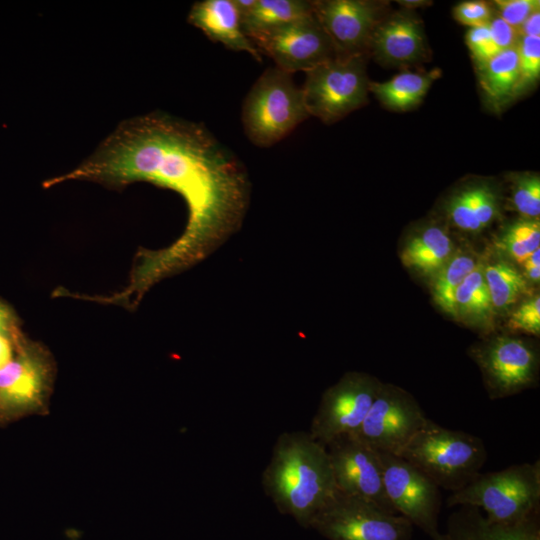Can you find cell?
Here are the masks:
<instances>
[{
    "label": "cell",
    "instance_id": "1",
    "mask_svg": "<svg viewBox=\"0 0 540 540\" xmlns=\"http://www.w3.org/2000/svg\"><path fill=\"white\" fill-rule=\"evenodd\" d=\"M68 180L115 187L147 181L184 198L186 229L172 246L142 262L141 287L200 260L223 242L242 223L250 195L244 165L205 126L158 111L122 122L88 159L44 186Z\"/></svg>",
    "mask_w": 540,
    "mask_h": 540
},
{
    "label": "cell",
    "instance_id": "2",
    "mask_svg": "<svg viewBox=\"0 0 540 540\" xmlns=\"http://www.w3.org/2000/svg\"><path fill=\"white\" fill-rule=\"evenodd\" d=\"M261 482L278 511L304 528L338 492L325 446L304 431L278 436Z\"/></svg>",
    "mask_w": 540,
    "mask_h": 540
},
{
    "label": "cell",
    "instance_id": "3",
    "mask_svg": "<svg viewBox=\"0 0 540 540\" xmlns=\"http://www.w3.org/2000/svg\"><path fill=\"white\" fill-rule=\"evenodd\" d=\"M487 456L481 438L445 428L429 418L400 454L439 488L451 492L472 481Z\"/></svg>",
    "mask_w": 540,
    "mask_h": 540
},
{
    "label": "cell",
    "instance_id": "4",
    "mask_svg": "<svg viewBox=\"0 0 540 540\" xmlns=\"http://www.w3.org/2000/svg\"><path fill=\"white\" fill-rule=\"evenodd\" d=\"M447 505L473 506L496 524L519 523L540 507V463H521L479 473L462 489L452 492Z\"/></svg>",
    "mask_w": 540,
    "mask_h": 540
},
{
    "label": "cell",
    "instance_id": "5",
    "mask_svg": "<svg viewBox=\"0 0 540 540\" xmlns=\"http://www.w3.org/2000/svg\"><path fill=\"white\" fill-rule=\"evenodd\" d=\"M302 89L292 74L278 67L266 69L246 95L241 120L248 139L269 147L309 117Z\"/></svg>",
    "mask_w": 540,
    "mask_h": 540
},
{
    "label": "cell",
    "instance_id": "6",
    "mask_svg": "<svg viewBox=\"0 0 540 540\" xmlns=\"http://www.w3.org/2000/svg\"><path fill=\"white\" fill-rule=\"evenodd\" d=\"M304 103L310 116L334 123L367 102L364 55L334 57L305 72Z\"/></svg>",
    "mask_w": 540,
    "mask_h": 540
},
{
    "label": "cell",
    "instance_id": "7",
    "mask_svg": "<svg viewBox=\"0 0 540 540\" xmlns=\"http://www.w3.org/2000/svg\"><path fill=\"white\" fill-rule=\"evenodd\" d=\"M413 527L399 514L340 492L310 525L328 540H410Z\"/></svg>",
    "mask_w": 540,
    "mask_h": 540
},
{
    "label": "cell",
    "instance_id": "8",
    "mask_svg": "<svg viewBox=\"0 0 540 540\" xmlns=\"http://www.w3.org/2000/svg\"><path fill=\"white\" fill-rule=\"evenodd\" d=\"M426 420L411 394L382 383L363 423L353 435L377 452L400 456Z\"/></svg>",
    "mask_w": 540,
    "mask_h": 540
},
{
    "label": "cell",
    "instance_id": "9",
    "mask_svg": "<svg viewBox=\"0 0 540 540\" xmlns=\"http://www.w3.org/2000/svg\"><path fill=\"white\" fill-rule=\"evenodd\" d=\"M378 453L385 493L393 510L432 540H439L440 488L402 457Z\"/></svg>",
    "mask_w": 540,
    "mask_h": 540
},
{
    "label": "cell",
    "instance_id": "10",
    "mask_svg": "<svg viewBox=\"0 0 540 540\" xmlns=\"http://www.w3.org/2000/svg\"><path fill=\"white\" fill-rule=\"evenodd\" d=\"M381 385L368 374L346 373L324 392L311 421L310 436L326 446L337 437L356 433Z\"/></svg>",
    "mask_w": 540,
    "mask_h": 540
},
{
    "label": "cell",
    "instance_id": "11",
    "mask_svg": "<svg viewBox=\"0 0 540 540\" xmlns=\"http://www.w3.org/2000/svg\"><path fill=\"white\" fill-rule=\"evenodd\" d=\"M248 38L276 67L290 74L307 72L335 57L331 41L314 14Z\"/></svg>",
    "mask_w": 540,
    "mask_h": 540
},
{
    "label": "cell",
    "instance_id": "12",
    "mask_svg": "<svg viewBox=\"0 0 540 540\" xmlns=\"http://www.w3.org/2000/svg\"><path fill=\"white\" fill-rule=\"evenodd\" d=\"M325 448L338 492L364 499L396 513L385 493L382 465L377 451L353 434L337 437Z\"/></svg>",
    "mask_w": 540,
    "mask_h": 540
},
{
    "label": "cell",
    "instance_id": "13",
    "mask_svg": "<svg viewBox=\"0 0 540 540\" xmlns=\"http://www.w3.org/2000/svg\"><path fill=\"white\" fill-rule=\"evenodd\" d=\"M492 399L504 398L536 382L538 356L526 342L499 336L472 351Z\"/></svg>",
    "mask_w": 540,
    "mask_h": 540
},
{
    "label": "cell",
    "instance_id": "14",
    "mask_svg": "<svg viewBox=\"0 0 540 540\" xmlns=\"http://www.w3.org/2000/svg\"><path fill=\"white\" fill-rule=\"evenodd\" d=\"M313 14L333 46L335 57L364 55L378 21L380 4L367 0L313 1Z\"/></svg>",
    "mask_w": 540,
    "mask_h": 540
},
{
    "label": "cell",
    "instance_id": "15",
    "mask_svg": "<svg viewBox=\"0 0 540 540\" xmlns=\"http://www.w3.org/2000/svg\"><path fill=\"white\" fill-rule=\"evenodd\" d=\"M368 46L383 64L403 66L416 63L426 54L422 23L408 11L395 13L376 24Z\"/></svg>",
    "mask_w": 540,
    "mask_h": 540
},
{
    "label": "cell",
    "instance_id": "16",
    "mask_svg": "<svg viewBox=\"0 0 540 540\" xmlns=\"http://www.w3.org/2000/svg\"><path fill=\"white\" fill-rule=\"evenodd\" d=\"M539 515L537 511L519 523L501 525L478 508L462 505L447 518L439 540H540Z\"/></svg>",
    "mask_w": 540,
    "mask_h": 540
},
{
    "label": "cell",
    "instance_id": "17",
    "mask_svg": "<svg viewBox=\"0 0 540 540\" xmlns=\"http://www.w3.org/2000/svg\"><path fill=\"white\" fill-rule=\"evenodd\" d=\"M188 22L200 29L209 39L226 48L243 51L261 62V53L244 33L241 17L232 0H203L193 4Z\"/></svg>",
    "mask_w": 540,
    "mask_h": 540
},
{
    "label": "cell",
    "instance_id": "18",
    "mask_svg": "<svg viewBox=\"0 0 540 540\" xmlns=\"http://www.w3.org/2000/svg\"><path fill=\"white\" fill-rule=\"evenodd\" d=\"M44 368L28 351H20L0 369V411H12L36 401L44 386Z\"/></svg>",
    "mask_w": 540,
    "mask_h": 540
},
{
    "label": "cell",
    "instance_id": "19",
    "mask_svg": "<svg viewBox=\"0 0 540 540\" xmlns=\"http://www.w3.org/2000/svg\"><path fill=\"white\" fill-rule=\"evenodd\" d=\"M446 212L457 228L480 232L498 216L499 195L488 181L470 183L451 195Z\"/></svg>",
    "mask_w": 540,
    "mask_h": 540
},
{
    "label": "cell",
    "instance_id": "20",
    "mask_svg": "<svg viewBox=\"0 0 540 540\" xmlns=\"http://www.w3.org/2000/svg\"><path fill=\"white\" fill-rule=\"evenodd\" d=\"M454 253V244L447 232L439 226L430 225L407 241L401 260L407 268L433 277Z\"/></svg>",
    "mask_w": 540,
    "mask_h": 540
},
{
    "label": "cell",
    "instance_id": "21",
    "mask_svg": "<svg viewBox=\"0 0 540 540\" xmlns=\"http://www.w3.org/2000/svg\"><path fill=\"white\" fill-rule=\"evenodd\" d=\"M479 84L488 102L499 110L518 97L519 66L516 46L476 65Z\"/></svg>",
    "mask_w": 540,
    "mask_h": 540
},
{
    "label": "cell",
    "instance_id": "22",
    "mask_svg": "<svg viewBox=\"0 0 540 540\" xmlns=\"http://www.w3.org/2000/svg\"><path fill=\"white\" fill-rule=\"evenodd\" d=\"M436 76L434 72L406 71L395 75L388 81H369L368 89L387 108L406 111L422 101Z\"/></svg>",
    "mask_w": 540,
    "mask_h": 540
},
{
    "label": "cell",
    "instance_id": "23",
    "mask_svg": "<svg viewBox=\"0 0 540 540\" xmlns=\"http://www.w3.org/2000/svg\"><path fill=\"white\" fill-rule=\"evenodd\" d=\"M313 14V3L301 0H257L253 10L241 19L247 37L272 30Z\"/></svg>",
    "mask_w": 540,
    "mask_h": 540
},
{
    "label": "cell",
    "instance_id": "24",
    "mask_svg": "<svg viewBox=\"0 0 540 540\" xmlns=\"http://www.w3.org/2000/svg\"><path fill=\"white\" fill-rule=\"evenodd\" d=\"M456 317L473 324L487 325L491 322L494 308L483 274V262L464 279L455 293Z\"/></svg>",
    "mask_w": 540,
    "mask_h": 540
},
{
    "label": "cell",
    "instance_id": "25",
    "mask_svg": "<svg viewBox=\"0 0 540 540\" xmlns=\"http://www.w3.org/2000/svg\"><path fill=\"white\" fill-rule=\"evenodd\" d=\"M483 274L494 311H503L528 291V281L503 259L483 263Z\"/></svg>",
    "mask_w": 540,
    "mask_h": 540
},
{
    "label": "cell",
    "instance_id": "26",
    "mask_svg": "<svg viewBox=\"0 0 540 540\" xmlns=\"http://www.w3.org/2000/svg\"><path fill=\"white\" fill-rule=\"evenodd\" d=\"M479 262L471 253H454L451 259L432 277L433 299L447 314L456 317V290Z\"/></svg>",
    "mask_w": 540,
    "mask_h": 540
},
{
    "label": "cell",
    "instance_id": "27",
    "mask_svg": "<svg viewBox=\"0 0 540 540\" xmlns=\"http://www.w3.org/2000/svg\"><path fill=\"white\" fill-rule=\"evenodd\" d=\"M497 247L522 264L540 245L539 219L520 218L508 224L496 241Z\"/></svg>",
    "mask_w": 540,
    "mask_h": 540
},
{
    "label": "cell",
    "instance_id": "28",
    "mask_svg": "<svg viewBox=\"0 0 540 540\" xmlns=\"http://www.w3.org/2000/svg\"><path fill=\"white\" fill-rule=\"evenodd\" d=\"M512 182L511 201L513 208L522 218L539 219L540 177L536 173L521 172L510 176Z\"/></svg>",
    "mask_w": 540,
    "mask_h": 540
},
{
    "label": "cell",
    "instance_id": "29",
    "mask_svg": "<svg viewBox=\"0 0 540 540\" xmlns=\"http://www.w3.org/2000/svg\"><path fill=\"white\" fill-rule=\"evenodd\" d=\"M519 66L517 95L535 86L540 77V37H520L516 45Z\"/></svg>",
    "mask_w": 540,
    "mask_h": 540
},
{
    "label": "cell",
    "instance_id": "30",
    "mask_svg": "<svg viewBox=\"0 0 540 540\" xmlns=\"http://www.w3.org/2000/svg\"><path fill=\"white\" fill-rule=\"evenodd\" d=\"M508 326L514 331L540 333V296L535 294L522 302L510 315Z\"/></svg>",
    "mask_w": 540,
    "mask_h": 540
},
{
    "label": "cell",
    "instance_id": "31",
    "mask_svg": "<svg viewBox=\"0 0 540 540\" xmlns=\"http://www.w3.org/2000/svg\"><path fill=\"white\" fill-rule=\"evenodd\" d=\"M497 16L516 30L533 13L539 11V0H496Z\"/></svg>",
    "mask_w": 540,
    "mask_h": 540
},
{
    "label": "cell",
    "instance_id": "32",
    "mask_svg": "<svg viewBox=\"0 0 540 540\" xmlns=\"http://www.w3.org/2000/svg\"><path fill=\"white\" fill-rule=\"evenodd\" d=\"M465 41L476 65L486 62L499 53L492 41L488 24L470 28L466 33Z\"/></svg>",
    "mask_w": 540,
    "mask_h": 540
},
{
    "label": "cell",
    "instance_id": "33",
    "mask_svg": "<svg viewBox=\"0 0 540 540\" xmlns=\"http://www.w3.org/2000/svg\"><path fill=\"white\" fill-rule=\"evenodd\" d=\"M454 18L463 25L472 27L489 24L493 18L491 5L484 1H464L453 9Z\"/></svg>",
    "mask_w": 540,
    "mask_h": 540
},
{
    "label": "cell",
    "instance_id": "34",
    "mask_svg": "<svg viewBox=\"0 0 540 540\" xmlns=\"http://www.w3.org/2000/svg\"><path fill=\"white\" fill-rule=\"evenodd\" d=\"M490 35L498 52L513 48L517 45L519 35L517 30L498 16H493L488 24Z\"/></svg>",
    "mask_w": 540,
    "mask_h": 540
},
{
    "label": "cell",
    "instance_id": "35",
    "mask_svg": "<svg viewBox=\"0 0 540 540\" xmlns=\"http://www.w3.org/2000/svg\"><path fill=\"white\" fill-rule=\"evenodd\" d=\"M16 334V329L0 331V369L16 356Z\"/></svg>",
    "mask_w": 540,
    "mask_h": 540
},
{
    "label": "cell",
    "instance_id": "36",
    "mask_svg": "<svg viewBox=\"0 0 540 540\" xmlns=\"http://www.w3.org/2000/svg\"><path fill=\"white\" fill-rule=\"evenodd\" d=\"M520 37H540V11L529 16L517 29Z\"/></svg>",
    "mask_w": 540,
    "mask_h": 540
},
{
    "label": "cell",
    "instance_id": "37",
    "mask_svg": "<svg viewBox=\"0 0 540 540\" xmlns=\"http://www.w3.org/2000/svg\"><path fill=\"white\" fill-rule=\"evenodd\" d=\"M16 329L15 318L10 308L0 301V331Z\"/></svg>",
    "mask_w": 540,
    "mask_h": 540
},
{
    "label": "cell",
    "instance_id": "38",
    "mask_svg": "<svg viewBox=\"0 0 540 540\" xmlns=\"http://www.w3.org/2000/svg\"><path fill=\"white\" fill-rule=\"evenodd\" d=\"M232 2L242 19L253 10L257 0H232Z\"/></svg>",
    "mask_w": 540,
    "mask_h": 540
},
{
    "label": "cell",
    "instance_id": "39",
    "mask_svg": "<svg viewBox=\"0 0 540 540\" xmlns=\"http://www.w3.org/2000/svg\"><path fill=\"white\" fill-rule=\"evenodd\" d=\"M523 268L540 267V249L531 253L522 263Z\"/></svg>",
    "mask_w": 540,
    "mask_h": 540
},
{
    "label": "cell",
    "instance_id": "40",
    "mask_svg": "<svg viewBox=\"0 0 540 540\" xmlns=\"http://www.w3.org/2000/svg\"><path fill=\"white\" fill-rule=\"evenodd\" d=\"M523 276L527 281L536 283L540 280V267L523 268Z\"/></svg>",
    "mask_w": 540,
    "mask_h": 540
},
{
    "label": "cell",
    "instance_id": "41",
    "mask_svg": "<svg viewBox=\"0 0 540 540\" xmlns=\"http://www.w3.org/2000/svg\"><path fill=\"white\" fill-rule=\"evenodd\" d=\"M401 6L405 7L406 9H415L418 7H423L426 5H431V1L426 0H400L397 1Z\"/></svg>",
    "mask_w": 540,
    "mask_h": 540
}]
</instances>
